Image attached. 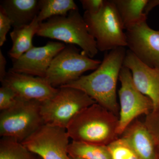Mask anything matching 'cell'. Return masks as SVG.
I'll use <instances>...</instances> for the list:
<instances>
[{
    "label": "cell",
    "mask_w": 159,
    "mask_h": 159,
    "mask_svg": "<svg viewBox=\"0 0 159 159\" xmlns=\"http://www.w3.org/2000/svg\"><path fill=\"white\" fill-rule=\"evenodd\" d=\"M126 51L125 48L122 47L108 51L93 72L82 75L77 80L63 87L80 90L96 103L119 117L117 84Z\"/></svg>",
    "instance_id": "1"
},
{
    "label": "cell",
    "mask_w": 159,
    "mask_h": 159,
    "mask_svg": "<svg viewBox=\"0 0 159 159\" xmlns=\"http://www.w3.org/2000/svg\"><path fill=\"white\" fill-rule=\"evenodd\" d=\"M119 117L95 103L83 110L66 129L72 141L107 146L118 139Z\"/></svg>",
    "instance_id": "2"
},
{
    "label": "cell",
    "mask_w": 159,
    "mask_h": 159,
    "mask_svg": "<svg viewBox=\"0 0 159 159\" xmlns=\"http://www.w3.org/2000/svg\"><path fill=\"white\" fill-rule=\"evenodd\" d=\"M36 35L77 45L82 52L93 58L97 54V42L89 31L79 10H72L66 16H55L39 24Z\"/></svg>",
    "instance_id": "3"
},
{
    "label": "cell",
    "mask_w": 159,
    "mask_h": 159,
    "mask_svg": "<svg viewBox=\"0 0 159 159\" xmlns=\"http://www.w3.org/2000/svg\"><path fill=\"white\" fill-rule=\"evenodd\" d=\"M41 102L17 97L15 103L0 113V135L22 142L45 124Z\"/></svg>",
    "instance_id": "4"
},
{
    "label": "cell",
    "mask_w": 159,
    "mask_h": 159,
    "mask_svg": "<svg viewBox=\"0 0 159 159\" xmlns=\"http://www.w3.org/2000/svg\"><path fill=\"white\" fill-rule=\"evenodd\" d=\"M83 16L96 40L98 51L108 52L127 47L125 29L112 0H106L102 10L97 14L84 11Z\"/></svg>",
    "instance_id": "5"
},
{
    "label": "cell",
    "mask_w": 159,
    "mask_h": 159,
    "mask_svg": "<svg viewBox=\"0 0 159 159\" xmlns=\"http://www.w3.org/2000/svg\"><path fill=\"white\" fill-rule=\"evenodd\" d=\"M95 103L80 90L62 87L54 97L41 102V112L45 124L66 129L77 114Z\"/></svg>",
    "instance_id": "6"
},
{
    "label": "cell",
    "mask_w": 159,
    "mask_h": 159,
    "mask_svg": "<svg viewBox=\"0 0 159 159\" xmlns=\"http://www.w3.org/2000/svg\"><path fill=\"white\" fill-rule=\"evenodd\" d=\"M101 62L69 44L54 57L45 78L53 87L60 88L77 80L85 72L95 70Z\"/></svg>",
    "instance_id": "7"
},
{
    "label": "cell",
    "mask_w": 159,
    "mask_h": 159,
    "mask_svg": "<svg viewBox=\"0 0 159 159\" xmlns=\"http://www.w3.org/2000/svg\"><path fill=\"white\" fill-rule=\"evenodd\" d=\"M119 80L121 87L118 93L119 99V136L125 128L140 116H146L153 110L152 101L142 94L134 84L131 73L122 66Z\"/></svg>",
    "instance_id": "8"
},
{
    "label": "cell",
    "mask_w": 159,
    "mask_h": 159,
    "mask_svg": "<svg viewBox=\"0 0 159 159\" xmlns=\"http://www.w3.org/2000/svg\"><path fill=\"white\" fill-rule=\"evenodd\" d=\"M70 138L66 128L44 124L21 143L42 159H71Z\"/></svg>",
    "instance_id": "9"
},
{
    "label": "cell",
    "mask_w": 159,
    "mask_h": 159,
    "mask_svg": "<svg viewBox=\"0 0 159 159\" xmlns=\"http://www.w3.org/2000/svg\"><path fill=\"white\" fill-rule=\"evenodd\" d=\"M125 34L129 50L146 65L159 69V30L145 21L126 30Z\"/></svg>",
    "instance_id": "10"
},
{
    "label": "cell",
    "mask_w": 159,
    "mask_h": 159,
    "mask_svg": "<svg viewBox=\"0 0 159 159\" xmlns=\"http://www.w3.org/2000/svg\"><path fill=\"white\" fill-rule=\"evenodd\" d=\"M1 83L19 98L40 102L54 97L59 90V88L52 86L45 78L9 71Z\"/></svg>",
    "instance_id": "11"
},
{
    "label": "cell",
    "mask_w": 159,
    "mask_h": 159,
    "mask_svg": "<svg viewBox=\"0 0 159 159\" xmlns=\"http://www.w3.org/2000/svg\"><path fill=\"white\" fill-rule=\"evenodd\" d=\"M57 42H49L42 47H33L13 61L9 71L45 78L52 60L66 47Z\"/></svg>",
    "instance_id": "12"
},
{
    "label": "cell",
    "mask_w": 159,
    "mask_h": 159,
    "mask_svg": "<svg viewBox=\"0 0 159 159\" xmlns=\"http://www.w3.org/2000/svg\"><path fill=\"white\" fill-rule=\"evenodd\" d=\"M123 66L131 73L134 84L140 92L152 101L154 109L159 107V69L152 68L126 51Z\"/></svg>",
    "instance_id": "13"
},
{
    "label": "cell",
    "mask_w": 159,
    "mask_h": 159,
    "mask_svg": "<svg viewBox=\"0 0 159 159\" xmlns=\"http://www.w3.org/2000/svg\"><path fill=\"white\" fill-rule=\"evenodd\" d=\"M120 137L126 140L140 159H156L153 140L144 122L136 119Z\"/></svg>",
    "instance_id": "14"
},
{
    "label": "cell",
    "mask_w": 159,
    "mask_h": 159,
    "mask_svg": "<svg viewBox=\"0 0 159 159\" xmlns=\"http://www.w3.org/2000/svg\"><path fill=\"white\" fill-rule=\"evenodd\" d=\"M1 3L0 6L11 20L13 28L29 25L39 13L38 0H4Z\"/></svg>",
    "instance_id": "15"
},
{
    "label": "cell",
    "mask_w": 159,
    "mask_h": 159,
    "mask_svg": "<svg viewBox=\"0 0 159 159\" xmlns=\"http://www.w3.org/2000/svg\"><path fill=\"white\" fill-rule=\"evenodd\" d=\"M39 24L36 17L29 25L14 28L10 32L12 46L9 55L13 61L17 59L34 47L32 39L37 33Z\"/></svg>",
    "instance_id": "16"
},
{
    "label": "cell",
    "mask_w": 159,
    "mask_h": 159,
    "mask_svg": "<svg viewBox=\"0 0 159 159\" xmlns=\"http://www.w3.org/2000/svg\"><path fill=\"white\" fill-rule=\"evenodd\" d=\"M124 26L127 29L147 20L144 9L148 0H112Z\"/></svg>",
    "instance_id": "17"
},
{
    "label": "cell",
    "mask_w": 159,
    "mask_h": 159,
    "mask_svg": "<svg viewBox=\"0 0 159 159\" xmlns=\"http://www.w3.org/2000/svg\"><path fill=\"white\" fill-rule=\"evenodd\" d=\"M38 21L41 23L55 16L67 15L72 10H78L73 0H39Z\"/></svg>",
    "instance_id": "18"
},
{
    "label": "cell",
    "mask_w": 159,
    "mask_h": 159,
    "mask_svg": "<svg viewBox=\"0 0 159 159\" xmlns=\"http://www.w3.org/2000/svg\"><path fill=\"white\" fill-rule=\"evenodd\" d=\"M68 152L70 157L83 159H111L107 146L72 141Z\"/></svg>",
    "instance_id": "19"
},
{
    "label": "cell",
    "mask_w": 159,
    "mask_h": 159,
    "mask_svg": "<svg viewBox=\"0 0 159 159\" xmlns=\"http://www.w3.org/2000/svg\"><path fill=\"white\" fill-rule=\"evenodd\" d=\"M22 143L8 137L0 140V159H38Z\"/></svg>",
    "instance_id": "20"
},
{
    "label": "cell",
    "mask_w": 159,
    "mask_h": 159,
    "mask_svg": "<svg viewBox=\"0 0 159 159\" xmlns=\"http://www.w3.org/2000/svg\"><path fill=\"white\" fill-rule=\"evenodd\" d=\"M107 147L111 159H140L127 141L121 137Z\"/></svg>",
    "instance_id": "21"
},
{
    "label": "cell",
    "mask_w": 159,
    "mask_h": 159,
    "mask_svg": "<svg viewBox=\"0 0 159 159\" xmlns=\"http://www.w3.org/2000/svg\"><path fill=\"white\" fill-rule=\"evenodd\" d=\"M144 122L153 140L156 159H159V107L145 116Z\"/></svg>",
    "instance_id": "22"
},
{
    "label": "cell",
    "mask_w": 159,
    "mask_h": 159,
    "mask_svg": "<svg viewBox=\"0 0 159 159\" xmlns=\"http://www.w3.org/2000/svg\"><path fill=\"white\" fill-rule=\"evenodd\" d=\"M16 95L11 89L2 85L0 88V110L8 109L14 105L17 100Z\"/></svg>",
    "instance_id": "23"
},
{
    "label": "cell",
    "mask_w": 159,
    "mask_h": 159,
    "mask_svg": "<svg viewBox=\"0 0 159 159\" xmlns=\"http://www.w3.org/2000/svg\"><path fill=\"white\" fill-rule=\"evenodd\" d=\"M12 26L11 20L6 11L0 6V46L2 47L6 41V35Z\"/></svg>",
    "instance_id": "24"
},
{
    "label": "cell",
    "mask_w": 159,
    "mask_h": 159,
    "mask_svg": "<svg viewBox=\"0 0 159 159\" xmlns=\"http://www.w3.org/2000/svg\"><path fill=\"white\" fill-rule=\"evenodd\" d=\"M106 0H80L83 9L85 12L96 14L102 10Z\"/></svg>",
    "instance_id": "25"
},
{
    "label": "cell",
    "mask_w": 159,
    "mask_h": 159,
    "mask_svg": "<svg viewBox=\"0 0 159 159\" xmlns=\"http://www.w3.org/2000/svg\"><path fill=\"white\" fill-rule=\"evenodd\" d=\"M6 58L3 55L2 51L0 50V80L2 81L4 78L6 76Z\"/></svg>",
    "instance_id": "26"
},
{
    "label": "cell",
    "mask_w": 159,
    "mask_h": 159,
    "mask_svg": "<svg viewBox=\"0 0 159 159\" xmlns=\"http://www.w3.org/2000/svg\"><path fill=\"white\" fill-rule=\"evenodd\" d=\"M159 6V0H148V2L144 9V13L146 16L149 12L157 6Z\"/></svg>",
    "instance_id": "27"
},
{
    "label": "cell",
    "mask_w": 159,
    "mask_h": 159,
    "mask_svg": "<svg viewBox=\"0 0 159 159\" xmlns=\"http://www.w3.org/2000/svg\"><path fill=\"white\" fill-rule=\"evenodd\" d=\"M71 159H83L81 158H78V157H71Z\"/></svg>",
    "instance_id": "28"
},
{
    "label": "cell",
    "mask_w": 159,
    "mask_h": 159,
    "mask_svg": "<svg viewBox=\"0 0 159 159\" xmlns=\"http://www.w3.org/2000/svg\"><path fill=\"white\" fill-rule=\"evenodd\" d=\"M38 159H42V158H40V157L39 158H38Z\"/></svg>",
    "instance_id": "29"
}]
</instances>
